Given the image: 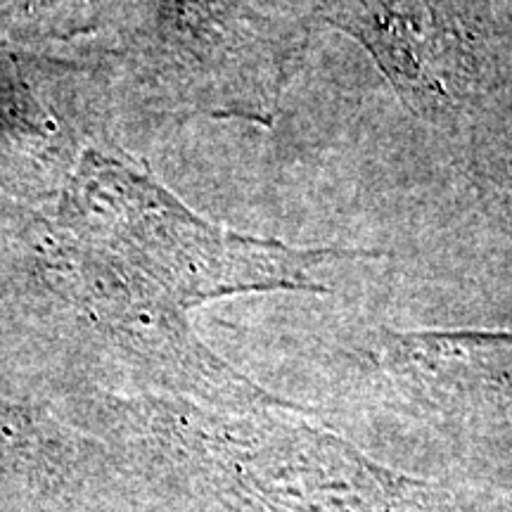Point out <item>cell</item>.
Wrapping results in <instances>:
<instances>
[{
    "mask_svg": "<svg viewBox=\"0 0 512 512\" xmlns=\"http://www.w3.org/2000/svg\"><path fill=\"white\" fill-rule=\"evenodd\" d=\"M332 22L368 50L413 117L453 126L482 79L456 0H339Z\"/></svg>",
    "mask_w": 512,
    "mask_h": 512,
    "instance_id": "6da1fadb",
    "label": "cell"
},
{
    "mask_svg": "<svg viewBox=\"0 0 512 512\" xmlns=\"http://www.w3.org/2000/svg\"><path fill=\"white\" fill-rule=\"evenodd\" d=\"M387 354L396 373H401L432 399L456 401L512 392V335H494V332L392 335Z\"/></svg>",
    "mask_w": 512,
    "mask_h": 512,
    "instance_id": "7a4b0ae2",
    "label": "cell"
}]
</instances>
